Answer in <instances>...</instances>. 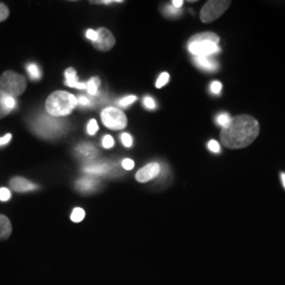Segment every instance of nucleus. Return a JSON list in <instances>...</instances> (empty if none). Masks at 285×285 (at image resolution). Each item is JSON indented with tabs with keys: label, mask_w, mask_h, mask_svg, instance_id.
Listing matches in <instances>:
<instances>
[{
	"label": "nucleus",
	"mask_w": 285,
	"mask_h": 285,
	"mask_svg": "<svg viewBox=\"0 0 285 285\" xmlns=\"http://www.w3.org/2000/svg\"><path fill=\"white\" fill-rule=\"evenodd\" d=\"M144 106L147 108V109H151V110H153V109H156V102L153 101V98L149 97V96H146L144 98Z\"/></svg>",
	"instance_id": "33"
},
{
	"label": "nucleus",
	"mask_w": 285,
	"mask_h": 285,
	"mask_svg": "<svg viewBox=\"0 0 285 285\" xmlns=\"http://www.w3.org/2000/svg\"><path fill=\"white\" fill-rule=\"evenodd\" d=\"M11 198V191L8 188H0V201L6 202Z\"/></svg>",
	"instance_id": "32"
},
{
	"label": "nucleus",
	"mask_w": 285,
	"mask_h": 285,
	"mask_svg": "<svg viewBox=\"0 0 285 285\" xmlns=\"http://www.w3.org/2000/svg\"><path fill=\"white\" fill-rule=\"evenodd\" d=\"M188 50L193 56H213L221 52L219 45L211 41L188 42Z\"/></svg>",
	"instance_id": "7"
},
{
	"label": "nucleus",
	"mask_w": 285,
	"mask_h": 285,
	"mask_svg": "<svg viewBox=\"0 0 285 285\" xmlns=\"http://www.w3.org/2000/svg\"><path fill=\"white\" fill-rule=\"evenodd\" d=\"M16 106L15 98L0 91V118L10 114Z\"/></svg>",
	"instance_id": "12"
},
{
	"label": "nucleus",
	"mask_w": 285,
	"mask_h": 285,
	"mask_svg": "<svg viewBox=\"0 0 285 285\" xmlns=\"http://www.w3.org/2000/svg\"><path fill=\"white\" fill-rule=\"evenodd\" d=\"M196 41H211L219 45L220 37H219L216 33L205 32V33H200V34H195L189 39V42H196Z\"/></svg>",
	"instance_id": "17"
},
{
	"label": "nucleus",
	"mask_w": 285,
	"mask_h": 285,
	"mask_svg": "<svg viewBox=\"0 0 285 285\" xmlns=\"http://www.w3.org/2000/svg\"><path fill=\"white\" fill-rule=\"evenodd\" d=\"M208 149H209L213 153H220L221 152V147L220 144L215 139H211L208 141Z\"/></svg>",
	"instance_id": "28"
},
{
	"label": "nucleus",
	"mask_w": 285,
	"mask_h": 285,
	"mask_svg": "<svg viewBox=\"0 0 285 285\" xmlns=\"http://www.w3.org/2000/svg\"><path fill=\"white\" fill-rule=\"evenodd\" d=\"M12 234V224L9 218L0 215V240H7Z\"/></svg>",
	"instance_id": "16"
},
{
	"label": "nucleus",
	"mask_w": 285,
	"mask_h": 285,
	"mask_svg": "<svg viewBox=\"0 0 285 285\" xmlns=\"http://www.w3.org/2000/svg\"><path fill=\"white\" fill-rule=\"evenodd\" d=\"M161 173V166L158 163H150L140 168L135 175V179L139 183H146L159 177Z\"/></svg>",
	"instance_id": "9"
},
{
	"label": "nucleus",
	"mask_w": 285,
	"mask_h": 285,
	"mask_svg": "<svg viewBox=\"0 0 285 285\" xmlns=\"http://www.w3.org/2000/svg\"><path fill=\"white\" fill-rule=\"evenodd\" d=\"M85 216H86V213H85V210L83 209V208L76 207V208H74L72 213H71V220L75 223H80L84 220Z\"/></svg>",
	"instance_id": "21"
},
{
	"label": "nucleus",
	"mask_w": 285,
	"mask_h": 285,
	"mask_svg": "<svg viewBox=\"0 0 285 285\" xmlns=\"http://www.w3.org/2000/svg\"><path fill=\"white\" fill-rule=\"evenodd\" d=\"M27 70H28V73H29L30 78H31L32 80L38 81V80L40 79L41 73H40V70H39L37 64H35V63H30V64H28Z\"/></svg>",
	"instance_id": "20"
},
{
	"label": "nucleus",
	"mask_w": 285,
	"mask_h": 285,
	"mask_svg": "<svg viewBox=\"0 0 285 285\" xmlns=\"http://www.w3.org/2000/svg\"><path fill=\"white\" fill-rule=\"evenodd\" d=\"M97 39L93 42V47L96 50L103 52L110 51L115 45V38L112 33L106 28H101L97 31Z\"/></svg>",
	"instance_id": "8"
},
{
	"label": "nucleus",
	"mask_w": 285,
	"mask_h": 285,
	"mask_svg": "<svg viewBox=\"0 0 285 285\" xmlns=\"http://www.w3.org/2000/svg\"><path fill=\"white\" fill-rule=\"evenodd\" d=\"M120 138H122V142L124 144L125 147H131L133 144V139H132V136H131L130 134L128 133H123L122 136H120Z\"/></svg>",
	"instance_id": "31"
},
{
	"label": "nucleus",
	"mask_w": 285,
	"mask_h": 285,
	"mask_svg": "<svg viewBox=\"0 0 285 285\" xmlns=\"http://www.w3.org/2000/svg\"><path fill=\"white\" fill-rule=\"evenodd\" d=\"M10 186L14 191L16 192H28L36 190L38 188V185L30 182L29 180L21 178V177H15L10 181Z\"/></svg>",
	"instance_id": "10"
},
{
	"label": "nucleus",
	"mask_w": 285,
	"mask_h": 285,
	"mask_svg": "<svg viewBox=\"0 0 285 285\" xmlns=\"http://www.w3.org/2000/svg\"><path fill=\"white\" fill-rule=\"evenodd\" d=\"M101 116L104 125L109 129L123 130L127 126L126 115L115 107L105 108Z\"/></svg>",
	"instance_id": "6"
},
{
	"label": "nucleus",
	"mask_w": 285,
	"mask_h": 285,
	"mask_svg": "<svg viewBox=\"0 0 285 285\" xmlns=\"http://www.w3.org/2000/svg\"><path fill=\"white\" fill-rule=\"evenodd\" d=\"M222 91V84L218 81H215L210 85V92L215 95H220Z\"/></svg>",
	"instance_id": "26"
},
{
	"label": "nucleus",
	"mask_w": 285,
	"mask_h": 285,
	"mask_svg": "<svg viewBox=\"0 0 285 285\" xmlns=\"http://www.w3.org/2000/svg\"><path fill=\"white\" fill-rule=\"evenodd\" d=\"M10 15V11L8 9V7L3 4V3H0V23L2 21H5Z\"/></svg>",
	"instance_id": "27"
},
{
	"label": "nucleus",
	"mask_w": 285,
	"mask_h": 285,
	"mask_svg": "<svg viewBox=\"0 0 285 285\" xmlns=\"http://www.w3.org/2000/svg\"><path fill=\"white\" fill-rule=\"evenodd\" d=\"M181 13H182V11L180 9H175L172 5L166 6L165 8H164V15L169 16V17L179 16Z\"/></svg>",
	"instance_id": "23"
},
{
	"label": "nucleus",
	"mask_w": 285,
	"mask_h": 285,
	"mask_svg": "<svg viewBox=\"0 0 285 285\" xmlns=\"http://www.w3.org/2000/svg\"><path fill=\"white\" fill-rule=\"evenodd\" d=\"M168 82H169V74L167 72H163L159 76V79H158V81L156 83V87L158 88V89H160V88L165 86Z\"/></svg>",
	"instance_id": "25"
},
{
	"label": "nucleus",
	"mask_w": 285,
	"mask_h": 285,
	"mask_svg": "<svg viewBox=\"0 0 285 285\" xmlns=\"http://www.w3.org/2000/svg\"><path fill=\"white\" fill-rule=\"evenodd\" d=\"M78 151L80 153V156L84 159H87V160H90V159H93L97 153L98 151L91 145H88V144H85V145H82L78 148Z\"/></svg>",
	"instance_id": "18"
},
{
	"label": "nucleus",
	"mask_w": 285,
	"mask_h": 285,
	"mask_svg": "<svg viewBox=\"0 0 285 285\" xmlns=\"http://www.w3.org/2000/svg\"><path fill=\"white\" fill-rule=\"evenodd\" d=\"M97 130H98V125L96 123V120L91 119L90 123L88 124V133L90 135H94L97 132Z\"/></svg>",
	"instance_id": "29"
},
{
	"label": "nucleus",
	"mask_w": 285,
	"mask_h": 285,
	"mask_svg": "<svg viewBox=\"0 0 285 285\" xmlns=\"http://www.w3.org/2000/svg\"><path fill=\"white\" fill-rule=\"evenodd\" d=\"M65 122L57 119L56 117H46L43 116L37 119V123H35L34 130L37 134L43 137H50V136H56L57 134L62 132L63 124Z\"/></svg>",
	"instance_id": "5"
},
{
	"label": "nucleus",
	"mask_w": 285,
	"mask_h": 285,
	"mask_svg": "<svg viewBox=\"0 0 285 285\" xmlns=\"http://www.w3.org/2000/svg\"><path fill=\"white\" fill-rule=\"evenodd\" d=\"M101 85V80L98 78H92L87 83V90L91 95H96L98 91V87Z\"/></svg>",
	"instance_id": "19"
},
{
	"label": "nucleus",
	"mask_w": 285,
	"mask_h": 285,
	"mask_svg": "<svg viewBox=\"0 0 285 285\" xmlns=\"http://www.w3.org/2000/svg\"><path fill=\"white\" fill-rule=\"evenodd\" d=\"M136 100H137V97L135 95H129V96H126V97L122 98V100H120V101H118L117 105L119 107H128L129 105L133 104Z\"/></svg>",
	"instance_id": "24"
},
{
	"label": "nucleus",
	"mask_w": 285,
	"mask_h": 285,
	"mask_svg": "<svg viewBox=\"0 0 285 285\" xmlns=\"http://www.w3.org/2000/svg\"><path fill=\"white\" fill-rule=\"evenodd\" d=\"M86 36H87L88 39H90V40H92V42H94L97 39V32L89 29L86 33Z\"/></svg>",
	"instance_id": "35"
},
{
	"label": "nucleus",
	"mask_w": 285,
	"mask_h": 285,
	"mask_svg": "<svg viewBox=\"0 0 285 285\" xmlns=\"http://www.w3.org/2000/svg\"><path fill=\"white\" fill-rule=\"evenodd\" d=\"M111 166L109 165L107 163H98V164H92V165L86 166L84 168V171L87 173L90 174H98V175H103L106 174L108 172H110Z\"/></svg>",
	"instance_id": "15"
},
{
	"label": "nucleus",
	"mask_w": 285,
	"mask_h": 285,
	"mask_svg": "<svg viewBox=\"0 0 285 285\" xmlns=\"http://www.w3.org/2000/svg\"><path fill=\"white\" fill-rule=\"evenodd\" d=\"M232 118L233 117L230 116L228 113L223 112V113H220L217 116L216 122H217V125L221 126L222 128H225L230 123V120H232Z\"/></svg>",
	"instance_id": "22"
},
{
	"label": "nucleus",
	"mask_w": 285,
	"mask_h": 285,
	"mask_svg": "<svg viewBox=\"0 0 285 285\" xmlns=\"http://www.w3.org/2000/svg\"><path fill=\"white\" fill-rule=\"evenodd\" d=\"M78 104H80L81 106H88L90 104V101L88 100L87 97H85V96H79L78 97Z\"/></svg>",
	"instance_id": "37"
},
{
	"label": "nucleus",
	"mask_w": 285,
	"mask_h": 285,
	"mask_svg": "<svg viewBox=\"0 0 285 285\" xmlns=\"http://www.w3.org/2000/svg\"><path fill=\"white\" fill-rule=\"evenodd\" d=\"M27 89V80L24 75L14 71H6L0 76V91L6 94L17 97L23 94Z\"/></svg>",
	"instance_id": "3"
},
{
	"label": "nucleus",
	"mask_w": 285,
	"mask_h": 285,
	"mask_svg": "<svg viewBox=\"0 0 285 285\" xmlns=\"http://www.w3.org/2000/svg\"><path fill=\"white\" fill-rule=\"evenodd\" d=\"M193 62L199 69L206 72H216L219 70V63L213 56H193Z\"/></svg>",
	"instance_id": "11"
},
{
	"label": "nucleus",
	"mask_w": 285,
	"mask_h": 285,
	"mask_svg": "<svg viewBox=\"0 0 285 285\" xmlns=\"http://www.w3.org/2000/svg\"><path fill=\"white\" fill-rule=\"evenodd\" d=\"M183 0H173L172 2V6L175 8V9H181L182 6H183Z\"/></svg>",
	"instance_id": "39"
},
{
	"label": "nucleus",
	"mask_w": 285,
	"mask_h": 285,
	"mask_svg": "<svg viewBox=\"0 0 285 285\" xmlns=\"http://www.w3.org/2000/svg\"><path fill=\"white\" fill-rule=\"evenodd\" d=\"M113 3H122L120 0H103V2H91V4H103V5H109Z\"/></svg>",
	"instance_id": "38"
},
{
	"label": "nucleus",
	"mask_w": 285,
	"mask_h": 285,
	"mask_svg": "<svg viewBox=\"0 0 285 285\" xmlns=\"http://www.w3.org/2000/svg\"><path fill=\"white\" fill-rule=\"evenodd\" d=\"M78 97L65 91L53 92L46 101V110L52 117L69 115L78 106Z\"/></svg>",
	"instance_id": "2"
},
{
	"label": "nucleus",
	"mask_w": 285,
	"mask_h": 285,
	"mask_svg": "<svg viewBox=\"0 0 285 285\" xmlns=\"http://www.w3.org/2000/svg\"><path fill=\"white\" fill-rule=\"evenodd\" d=\"M103 146L106 149H110L114 146V139L111 135H106L103 138Z\"/></svg>",
	"instance_id": "30"
},
{
	"label": "nucleus",
	"mask_w": 285,
	"mask_h": 285,
	"mask_svg": "<svg viewBox=\"0 0 285 285\" xmlns=\"http://www.w3.org/2000/svg\"><path fill=\"white\" fill-rule=\"evenodd\" d=\"M64 76H65V85L71 87V88H76V89L84 90L87 89V84L81 83L76 76V71L73 68H68L64 71Z\"/></svg>",
	"instance_id": "13"
},
{
	"label": "nucleus",
	"mask_w": 285,
	"mask_h": 285,
	"mask_svg": "<svg viewBox=\"0 0 285 285\" xmlns=\"http://www.w3.org/2000/svg\"><path fill=\"white\" fill-rule=\"evenodd\" d=\"M260 132L257 120L250 115L241 114L232 118L230 123L222 129L221 140L230 149H241L249 146Z\"/></svg>",
	"instance_id": "1"
},
{
	"label": "nucleus",
	"mask_w": 285,
	"mask_h": 285,
	"mask_svg": "<svg viewBox=\"0 0 285 285\" xmlns=\"http://www.w3.org/2000/svg\"><path fill=\"white\" fill-rule=\"evenodd\" d=\"M98 185V181L91 177H87L81 179L78 183H76V187L81 192H91L96 189Z\"/></svg>",
	"instance_id": "14"
},
{
	"label": "nucleus",
	"mask_w": 285,
	"mask_h": 285,
	"mask_svg": "<svg viewBox=\"0 0 285 285\" xmlns=\"http://www.w3.org/2000/svg\"><path fill=\"white\" fill-rule=\"evenodd\" d=\"M281 182H282V185H283V187L285 189V172L281 173Z\"/></svg>",
	"instance_id": "40"
},
{
	"label": "nucleus",
	"mask_w": 285,
	"mask_h": 285,
	"mask_svg": "<svg viewBox=\"0 0 285 285\" xmlns=\"http://www.w3.org/2000/svg\"><path fill=\"white\" fill-rule=\"evenodd\" d=\"M11 139H12V134H11V133H8V134H6L5 136L0 137V146L7 145Z\"/></svg>",
	"instance_id": "36"
},
{
	"label": "nucleus",
	"mask_w": 285,
	"mask_h": 285,
	"mask_svg": "<svg viewBox=\"0 0 285 285\" xmlns=\"http://www.w3.org/2000/svg\"><path fill=\"white\" fill-rule=\"evenodd\" d=\"M122 166L126 170H131V169H133V167H134V162L132 160H130V159H125L122 162Z\"/></svg>",
	"instance_id": "34"
},
{
	"label": "nucleus",
	"mask_w": 285,
	"mask_h": 285,
	"mask_svg": "<svg viewBox=\"0 0 285 285\" xmlns=\"http://www.w3.org/2000/svg\"><path fill=\"white\" fill-rule=\"evenodd\" d=\"M230 2L226 0H210L207 2L201 10V20L205 24L212 23L216 19L223 15L225 11L229 8Z\"/></svg>",
	"instance_id": "4"
}]
</instances>
